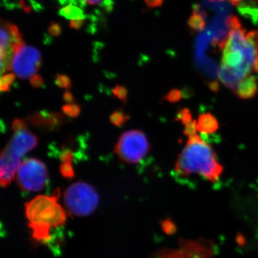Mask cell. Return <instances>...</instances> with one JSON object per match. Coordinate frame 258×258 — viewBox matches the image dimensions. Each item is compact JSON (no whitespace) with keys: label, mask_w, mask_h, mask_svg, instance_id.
Returning a JSON list of instances; mask_svg holds the SVG:
<instances>
[{"label":"cell","mask_w":258,"mask_h":258,"mask_svg":"<svg viewBox=\"0 0 258 258\" xmlns=\"http://www.w3.org/2000/svg\"><path fill=\"white\" fill-rule=\"evenodd\" d=\"M229 33L220 43L221 64L218 79L233 91L240 81L252 73H258V30L247 31L238 19L230 17Z\"/></svg>","instance_id":"obj_1"},{"label":"cell","mask_w":258,"mask_h":258,"mask_svg":"<svg viewBox=\"0 0 258 258\" xmlns=\"http://www.w3.org/2000/svg\"><path fill=\"white\" fill-rule=\"evenodd\" d=\"M223 170L212 146L200 138L197 132L188 136L187 142L176 162L175 171L178 174L184 176L198 174L215 182Z\"/></svg>","instance_id":"obj_2"},{"label":"cell","mask_w":258,"mask_h":258,"mask_svg":"<svg viewBox=\"0 0 258 258\" xmlns=\"http://www.w3.org/2000/svg\"><path fill=\"white\" fill-rule=\"evenodd\" d=\"M59 197L57 189L52 196L40 195L25 204V216L35 241L46 243L52 239V230L66 223L67 214L58 203Z\"/></svg>","instance_id":"obj_3"},{"label":"cell","mask_w":258,"mask_h":258,"mask_svg":"<svg viewBox=\"0 0 258 258\" xmlns=\"http://www.w3.org/2000/svg\"><path fill=\"white\" fill-rule=\"evenodd\" d=\"M37 137L28 128L14 132L13 137L1 154L0 182L6 187L15 178L21 165L22 157L36 147Z\"/></svg>","instance_id":"obj_4"},{"label":"cell","mask_w":258,"mask_h":258,"mask_svg":"<svg viewBox=\"0 0 258 258\" xmlns=\"http://www.w3.org/2000/svg\"><path fill=\"white\" fill-rule=\"evenodd\" d=\"M99 197L91 184L78 181L69 186L64 194V203L68 211L76 217L91 215L98 207Z\"/></svg>","instance_id":"obj_5"},{"label":"cell","mask_w":258,"mask_h":258,"mask_svg":"<svg viewBox=\"0 0 258 258\" xmlns=\"http://www.w3.org/2000/svg\"><path fill=\"white\" fill-rule=\"evenodd\" d=\"M150 149L147 137L139 130H132L120 136L114 152L122 161L128 164H137L142 161Z\"/></svg>","instance_id":"obj_6"},{"label":"cell","mask_w":258,"mask_h":258,"mask_svg":"<svg viewBox=\"0 0 258 258\" xmlns=\"http://www.w3.org/2000/svg\"><path fill=\"white\" fill-rule=\"evenodd\" d=\"M17 181L24 191H40L48 181L46 166L35 158L26 159L17 171Z\"/></svg>","instance_id":"obj_7"},{"label":"cell","mask_w":258,"mask_h":258,"mask_svg":"<svg viewBox=\"0 0 258 258\" xmlns=\"http://www.w3.org/2000/svg\"><path fill=\"white\" fill-rule=\"evenodd\" d=\"M41 64V54L37 48L26 45L25 42L15 46L12 61V69L20 79L32 78L36 75Z\"/></svg>","instance_id":"obj_8"},{"label":"cell","mask_w":258,"mask_h":258,"mask_svg":"<svg viewBox=\"0 0 258 258\" xmlns=\"http://www.w3.org/2000/svg\"><path fill=\"white\" fill-rule=\"evenodd\" d=\"M24 42L23 35L16 25L2 20L1 36H0V60L1 74L12 69V61L15 47L18 44Z\"/></svg>","instance_id":"obj_9"},{"label":"cell","mask_w":258,"mask_h":258,"mask_svg":"<svg viewBox=\"0 0 258 258\" xmlns=\"http://www.w3.org/2000/svg\"><path fill=\"white\" fill-rule=\"evenodd\" d=\"M28 121L35 126L46 130H57L63 122V117L58 113L42 111L30 115Z\"/></svg>","instance_id":"obj_10"},{"label":"cell","mask_w":258,"mask_h":258,"mask_svg":"<svg viewBox=\"0 0 258 258\" xmlns=\"http://www.w3.org/2000/svg\"><path fill=\"white\" fill-rule=\"evenodd\" d=\"M258 91V81L255 76L252 74L246 76L244 79L239 82L233 92L236 96L242 99L252 98Z\"/></svg>","instance_id":"obj_11"},{"label":"cell","mask_w":258,"mask_h":258,"mask_svg":"<svg viewBox=\"0 0 258 258\" xmlns=\"http://www.w3.org/2000/svg\"><path fill=\"white\" fill-rule=\"evenodd\" d=\"M196 127L198 132L201 133H215L219 128L218 120L212 113H203L196 120Z\"/></svg>","instance_id":"obj_12"},{"label":"cell","mask_w":258,"mask_h":258,"mask_svg":"<svg viewBox=\"0 0 258 258\" xmlns=\"http://www.w3.org/2000/svg\"><path fill=\"white\" fill-rule=\"evenodd\" d=\"M58 14L62 18L71 20H85L86 18L82 8L74 4L66 5L59 10Z\"/></svg>","instance_id":"obj_13"},{"label":"cell","mask_w":258,"mask_h":258,"mask_svg":"<svg viewBox=\"0 0 258 258\" xmlns=\"http://www.w3.org/2000/svg\"><path fill=\"white\" fill-rule=\"evenodd\" d=\"M130 118V116L123 111H115L110 115V121L115 126H122Z\"/></svg>","instance_id":"obj_14"},{"label":"cell","mask_w":258,"mask_h":258,"mask_svg":"<svg viewBox=\"0 0 258 258\" xmlns=\"http://www.w3.org/2000/svg\"><path fill=\"white\" fill-rule=\"evenodd\" d=\"M15 80V74H9L3 76L1 79V85H0L2 92H8L10 86L14 83Z\"/></svg>","instance_id":"obj_15"},{"label":"cell","mask_w":258,"mask_h":258,"mask_svg":"<svg viewBox=\"0 0 258 258\" xmlns=\"http://www.w3.org/2000/svg\"><path fill=\"white\" fill-rule=\"evenodd\" d=\"M62 111L64 114L69 115L71 118H75L81 113V108L79 105L71 103V104H66L62 106Z\"/></svg>","instance_id":"obj_16"},{"label":"cell","mask_w":258,"mask_h":258,"mask_svg":"<svg viewBox=\"0 0 258 258\" xmlns=\"http://www.w3.org/2000/svg\"><path fill=\"white\" fill-rule=\"evenodd\" d=\"M60 171L62 176L64 178L71 179V178L74 177V168H73L72 164L71 163H63V164H61Z\"/></svg>","instance_id":"obj_17"},{"label":"cell","mask_w":258,"mask_h":258,"mask_svg":"<svg viewBox=\"0 0 258 258\" xmlns=\"http://www.w3.org/2000/svg\"><path fill=\"white\" fill-rule=\"evenodd\" d=\"M55 83L58 87L69 89L71 86V79L66 75H57Z\"/></svg>","instance_id":"obj_18"},{"label":"cell","mask_w":258,"mask_h":258,"mask_svg":"<svg viewBox=\"0 0 258 258\" xmlns=\"http://www.w3.org/2000/svg\"><path fill=\"white\" fill-rule=\"evenodd\" d=\"M113 93L120 101H123L124 103H126L127 94H128L126 88L122 86H115V88L113 89Z\"/></svg>","instance_id":"obj_19"},{"label":"cell","mask_w":258,"mask_h":258,"mask_svg":"<svg viewBox=\"0 0 258 258\" xmlns=\"http://www.w3.org/2000/svg\"><path fill=\"white\" fill-rule=\"evenodd\" d=\"M59 158L62 163H71V164L74 161V154L69 149H64L61 152Z\"/></svg>","instance_id":"obj_20"},{"label":"cell","mask_w":258,"mask_h":258,"mask_svg":"<svg viewBox=\"0 0 258 258\" xmlns=\"http://www.w3.org/2000/svg\"><path fill=\"white\" fill-rule=\"evenodd\" d=\"M47 32L51 36L57 37L60 36L62 33V28L61 26L57 23H51L50 26L47 29Z\"/></svg>","instance_id":"obj_21"},{"label":"cell","mask_w":258,"mask_h":258,"mask_svg":"<svg viewBox=\"0 0 258 258\" xmlns=\"http://www.w3.org/2000/svg\"><path fill=\"white\" fill-rule=\"evenodd\" d=\"M189 23L190 26L195 29L202 28L204 25L203 18L198 14H195L194 16L191 17L190 19Z\"/></svg>","instance_id":"obj_22"},{"label":"cell","mask_w":258,"mask_h":258,"mask_svg":"<svg viewBox=\"0 0 258 258\" xmlns=\"http://www.w3.org/2000/svg\"><path fill=\"white\" fill-rule=\"evenodd\" d=\"M30 84L35 88L42 87L44 84L43 79L39 75H35V76L30 78Z\"/></svg>","instance_id":"obj_23"},{"label":"cell","mask_w":258,"mask_h":258,"mask_svg":"<svg viewBox=\"0 0 258 258\" xmlns=\"http://www.w3.org/2000/svg\"><path fill=\"white\" fill-rule=\"evenodd\" d=\"M28 128V125H27L25 122L23 120L15 119L13 122L12 124V129L13 132H16V131L22 130V129Z\"/></svg>","instance_id":"obj_24"},{"label":"cell","mask_w":258,"mask_h":258,"mask_svg":"<svg viewBox=\"0 0 258 258\" xmlns=\"http://www.w3.org/2000/svg\"><path fill=\"white\" fill-rule=\"evenodd\" d=\"M84 24V20H71V22H70V28L79 30L83 28Z\"/></svg>","instance_id":"obj_25"},{"label":"cell","mask_w":258,"mask_h":258,"mask_svg":"<svg viewBox=\"0 0 258 258\" xmlns=\"http://www.w3.org/2000/svg\"><path fill=\"white\" fill-rule=\"evenodd\" d=\"M179 93H178L177 91H172L169 93V94L166 96L168 101L170 102L177 101L179 98Z\"/></svg>","instance_id":"obj_26"},{"label":"cell","mask_w":258,"mask_h":258,"mask_svg":"<svg viewBox=\"0 0 258 258\" xmlns=\"http://www.w3.org/2000/svg\"><path fill=\"white\" fill-rule=\"evenodd\" d=\"M144 2L149 8H155L160 6L162 4L163 0H144Z\"/></svg>","instance_id":"obj_27"},{"label":"cell","mask_w":258,"mask_h":258,"mask_svg":"<svg viewBox=\"0 0 258 258\" xmlns=\"http://www.w3.org/2000/svg\"><path fill=\"white\" fill-rule=\"evenodd\" d=\"M63 100L68 104H71L74 101V96L70 91H66L63 95Z\"/></svg>","instance_id":"obj_28"},{"label":"cell","mask_w":258,"mask_h":258,"mask_svg":"<svg viewBox=\"0 0 258 258\" xmlns=\"http://www.w3.org/2000/svg\"><path fill=\"white\" fill-rule=\"evenodd\" d=\"M83 1L86 2V3H88L89 5H99L101 3L102 0H83Z\"/></svg>","instance_id":"obj_29"},{"label":"cell","mask_w":258,"mask_h":258,"mask_svg":"<svg viewBox=\"0 0 258 258\" xmlns=\"http://www.w3.org/2000/svg\"><path fill=\"white\" fill-rule=\"evenodd\" d=\"M227 1L230 2V3H232L233 5H235V6H237V5H240L243 0H227Z\"/></svg>","instance_id":"obj_30"}]
</instances>
